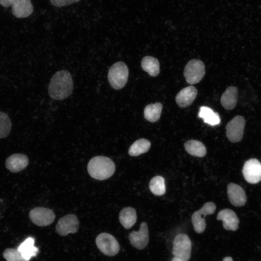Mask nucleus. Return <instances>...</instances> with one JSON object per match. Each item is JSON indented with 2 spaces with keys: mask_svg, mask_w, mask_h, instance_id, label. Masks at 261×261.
<instances>
[{
  "mask_svg": "<svg viewBox=\"0 0 261 261\" xmlns=\"http://www.w3.org/2000/svg\"><path fill=\"white\" fill-rule=\"evenodd\" d=\"M238 89L236 87L230 86L227 88L222 94L220 102L226 110L233 109L238 101Z\"/></svg>",
  "mask_w": 261,
  "mask_h": 261,
  "instance_id": "18",
  "label": "nucleus"
},
{
  "mask_svg": "<svg viewBox=\"0 0 261 261\" xmlns=\"http://www.w3.org/2000/svg\"><path fill=\"white\" fill-rule=\"evenodd\" d=\"M245 124V118L239 115L234 116L227 124L226 134L230 142L235 143L242 140Z\"/></svg>",
  "mask_w": 261,
  "mask_h": 261,
  "instance_id": "8",
  "label": "nucleus"
},
{
  "mask_svg": "<svg viewBox=\"0 0 261 261\" xmlns=\"http://www.w3.org/2000/svg\"><path fill=\"white\" fill-rule=\"evenodd\" d=\"M129 75L127 65L118 61L111 66L108 73V79L111 86L115 89H120L126 85Z\"/></svg>",
  "mask_w": 261,
  "mask_h": 261,
  "instance_id": "3",
  "label": "nucleus"
},
{
  "mask_svg": "<svg viewBox=\"0 0 261 261\" xmlns=\"http://www.w3.org/2000/svg\"><path fill=\"white\" fill-rule=\"evenodd\" d=\"M131 245L137 249H144L149 242V232L147 224L143 222L138 232L132 231L129 236Z\"/></svg>",
  "mask_w": 261,
  "mask_h": 261,
  "instance_id": "12",
  "label": "nucleus"
},
{
  "mask_svg": "<svg viewBox=\"0 0 261 261\" xmlns=\"http://www.w3.org/2000/svg\"><path fill=\"white\" fill-rule=\"evenodd\" d=\"M33 11L30 0H15L12 4V13L17 18L28 17Z\"/></svg>",
  "mask_w": 261,
  "mask_h": 261,
  "instance_id": "17",
  "label": "nucleus"
},
{
  "mask_svg": "<svg viewBox=\"0 0 261 261\" xmlns=\"http://www.w3.org/2000/svg\"><path fill=\"white\" fill-rule=\"evenodd\" d=\"M143 70L151 76H156L160 72V64L158 60L151 56H145L141 61Z\"/></svg>",
  "mask_w": 261,
  "mask_h": 261,
  "instance_id": "23",
  "label": "nucleus"
},
{
  "mask_svg": "<svg viewBox=\"0 0 261 261\" xmlns=\"http://www.w3.org/2000/svg\"><path fill=\"white\" fill-rule=\"evenodd\" d=\"M197 93L195 87L192 86L186 87L176 95V102L180 107H186L192 104L197 96Z\"/></svg>",
  "mask_w": 261,
  "mask_h": 261,
  "instance_id": "16",
  "label": "nucleus"
},
{
  "mask_svg": "<svg viewBox=\"0 0 261 261\" xmlns=\"http://www.w3.org/2000/svg\"><path fill=\"white\" fill-rule=\"evenodd\" d=\"M151 192L155 195L161 196L166 191L165 180L161 176H156L153 177L149 185Z\"/></svg>",
  "mask_w": 261,
  "mask_h": 261,
  "instance_id": "26",
  "label": "nucleus"
},
{
  "mask_svg": "<svg viewBox=\"0 0 261 261\" xmlns=\"http://www.w3.org/2000/svg\"><path fill=\"white\" fill-rule=\"evenodd\" d=\"M35 240L31 237L26 239L17 248L22 257L29 261L32 257H35L39 249L34 246Z\"/></svg>",
  "mask_w": 261,
  "mask_h": 261,
  "instance_id": "19",
  "label": "nucleus"
},
{
  "mask_svg": "<svg viewBox=\"0 0 261 261\" xmlns=\"http://www.w3.org/2000/svg\"><path fill=\"white\" fill-rule=\"evenodd\" d=\"M186 151L190 155L203 157L206 155V149L204 145L200 141L190 140L184 144Z\"/></svg>",
  "mask_w": 261,
  "mask_h": 261,
  "instance_id": "22",
  "label": "nucleus"
},
{
  "mask_svg": "<svg viewBox=\"0 0 261 261\" xmlns=\"http://www.w3.org/2000/svg\"><path fill=\"white\" fill-rule=\"evenodd\" d=\"M81 0H50V3L54 6L61 7L78 2Z\"/></svg>",
  "mask_w": 261,
  "mask_h": 261,
  "instance_id": "29",
  "label": "nucleus"
},
{
  "mask_svg": "<svg viewBox=\"0 0 261 261\" xmlns=\"http://www.w3.org/2000/svg\"><path fill=\"white\" fill-rule=\"evenodd\" d=\"M3 257L7 261H29L25 259L17 249L8 248L3 253Z\"/></svg>",
  "mask_w": 261,
  "mask_h": 261,
  "instance_id": "28",
  "label": "nucleus"
},
{
  "mask_svg": "<svg viewBox=\"0 0 261 261\" xmlns=\"http://www.w3.org/2000/svg\"><path fill=\"white\" fill-rule=\"evenodd\" d=\"M150 142L141 138L135 141L129 148L128 153L131 156H137L146 152L150 148Z\"/></svg>",
  "mask_w": 261,
  "mask_h": 261,
  "instance_id": "25",
  "label": "nucleus"
},
{
  "mask_svg": "<svg viewBox=\"0 0 261 261\" xmlns=\"http://www.w3.org/2000/svg\"><path fill=\"white\" fill-rule=\"evenodd\" d=\"M29 159L27 156L23 154H14L6 160V167L11 172L17 173L28 165Z\"/></svg>",
  "mask_w": 261,
  "mask_h": 261,
  "instance_id": "15",
  "label": "nucleus"
},
{
  "mask_svg": "<svg viewBox=\"0 0 261 261\" xmlns=\"http://www.w3.org/2000/svg\"><path fill=\"white\" fill-rule=\"evenodd\" d=\"M115 164L110 158L99 156L91 159L87 165L90 175L96 179L103 180L110 177L115 171Z\"/></svg>",
  "mask_w": 261,
  "mask_h": 261,
  "instance_id": "2",
  "label": "nucleus"
},
{
  "mask_svg": "<svg viewBox=\"0 0 261 261\" xmlns=\"http://www.w3.org/2000/svg\"><path fill=\"white\" fill-rule=\"evenodd\" d=\"M204 74V63L198 59L189 61L184 71V75L187 82L191 85L199 83L203 78Z\"/></svg>",
  "mask_w": 261,
  "mask_h": 261,
  "instance_id": "5",
  "label": "nucleus"
},
{
  "mask_svg": "<svg viewBox=\"0 0 261 261\" xmlns=\"http://www.w3.org/2000/svg\"><path fill=\"white\" fill-rule=\"evenodd\" d=\"M162 109V105L160 102L146 105L144 109L145 119L151 122H156L160 118Z\"/></svg>",
  "mask_w": 261,
  "mask_h": 261,
  "instance_id": "24",
  "label": "nucleus"
},
{
  "mask_svg": "<svg viewBox=\"0 0 261 261\" xmlns=\"http://www.w3.org/2000/svg\"><path fill=\"white\" fill-rule=\"evenodd\" d=\"M15 0H0V4L5 7L12 5Z\"/></svg>",
  "mask_w": 261,
  "mask_h": 261,
  "instance_id": "30",
  "label": "nucleus"
},
{
  "mask_svg": "<svg viewBox=\"0 0 261 261\" xmlns=\"http://www.w3.org/2000/svg\"><path fill=\"white\" fill-rule=\"evenodd\" d=\"M222 261H233V260L231 257H226L223 258Z\"/></svg>",
  "mask_w": 261,
  "mask_h": 261,
  "instance_id": "31",
  "label": "nucleus"
},
{
  "mask_svg": "<svg viewBox=\"0 0 261 261\" xmlns=\"http://www.w3.org/2000/svg\"><path fill=\"white\" fill-rule=\"evenodd\" d=\"M171 261H184L179 258L174 257L173 258H172Z\"/></svg>",
  "mask_w": 261,
  "mask_h": 261,
  "instance_id": "32",
  "label": "nucleus"
},
{
  "mask_svg": "<svg viewBox=\"0 0 261 261\" xmlns=\"http://www.w3.org/2000/svg\"><path fill=\"white\" fill-rule=\"evenodd\" d=\"M73 86L70 73L65 70L59 71L51 79L48 86V94L50 97L55 100H63L72 94Z\"/></svg>",
  "mask_w": 261,
  "mask_h": 261,
  "instance_id": "1",
  "label": "nucleus"
},
{
  "mask_svg": "<svg viewBox=\"0 0 261 261\" xmlns=\"http://www.w3.org/2000/svg\"><path fill=\"white\" fill-rule=\"evenodd\" d=\"M96 244L103 254L109 257L117 254L120 249L119 243L116 239L106 232L101 233L97 236Z\"/></svg>",
  "mask_w": 261,
  "mask_h": 261,
  "instance_id": "6",
  "label": "nucleus"
},
{
  "mask_svg": "<svg viewBox=\"0 0 261 261\" xmlns=\"http://www.w3.org/2000/svg\"><path fill=\"white\" fill-rule=\"evenodd\" d=\"M78 228L79 221L73 214H68L59 218L56 226L57 232L61 236L76 233Z\"/></svg>",
  "mask_w": 261,
  "mask_h": 261,
  "instance_id": "11",
  "label": "nucleus"
},
{
  "mask_svg": "<svg viewBox=\"0 0 261 261\" xmlns=\"http://www.w3.org/2000/svg\"><path fill=\"white\" fill-rule=\"evenodd\" d=\"M198 117L202 118L204 123L211 126L220 123V119L218 113L215 112L211 108L207 106H201L198 113Z\"/></svg>",
  "mask_w": 261,
  "mask_h": 261,
  "instance_id": "21",
  "label": "nucleus"
},
{
  "mask_svg": "<svg viewBox=\"0 0 261 261\" xmlns=\"http://www.w3.org/2000/svg\"><path fill=\"white\" fill-rule=\"evenodd\" d=\"M191 242L186 234L177 235L173 241L172 253L174 257L188 261L191 257Z\"/></svg>",
  "mask_w": 261,
  "mask_h": 261,
  "instance_id": "4",
  "label": "nucleus"
},
{
  "mask_svg": "<svg viewBox=\"0 0 261 261\" xmlns=\"http://www.w3.org/2000/svg\"><path fill=\"white\" fill-rule=\"evenodd\" d=\"M228 198L234 206L240 207L244 205L247 198L244 190L238 185L231 183L227 186Z\"/></svg>",
  "mask_w": 261,
  "mask_h": 261,
  "instance_id": "14",
  "label": "nucleus"
},
{
  "mask_svg": "<svg viewBox=\"0 0 261 261\" xmlns=\"http://www.w3.org/2000/svg\"><path fill=\"white\" fill-rule=\"evenodd\" d=\"M242 173L245 180L249 183L256 184L261 181V163L253 158L244 163Z\"/></svg>",
  "mask_w": 261,
  "mask_h": 261,
  "instance_id": "10",
  "label": "nucleus"
},
{
  "mask_svg": "<svg viewBox=\"0 0 261 261\" xmlns=\"http://www.w3.org/2000/svg\"><path fill=\"white\" fill-rule=\"evenodd\" d=\"M216 206L213 202H207L202 207L193 213L191 221L195 231L198 233L204 232L206 228L205 217L215 212Z\"/></svg>",
  "mask_w": 261,
  "mask_h": 261,
  "instance_id": "7",
  "label": "nucleus"
},
{
  "mask_svg": "<svg viewBox=\"0 0 261 261\" xmlns=\"http://www.w3.org/2000/svg\"><path fill=\"white\" fill-rule=\"evenodd\" d=\"M11 122L8 115L0 111V138L6 137L11 130Z\"/></svg>",
  "mask_w": 261,
  "mask_h": 261,
  "instance_id": "27",
  "label": "nucleus"
},
{
  "mask_svg": "<svg viewBox=\"0 0 261 261\" xmlns=\"http://www.w3.org/2000/svg\"><path fill=\"white\" fill-rule=\"evenodd\" d=\"M217 219L222 221L223 227L226 230L235 231L239 227V218L231 209H224L220 211Z\"/></svg>",
  "mask_w": 261,
  "mask_h": 261,
  "instance_id": "13",
  "label": "nucleus"
},
{
  "mask_svg": "<svg viewBox=\"0 0 261 261\" xmlns=\"http://www.w3.org/2000/svg\"><path fill=\"white\" fill-rule=\"evenodd\" d=\"M55 214L51 209L37 207L31 210L29 217L31 221L38 226H46L52 224L55 218Z\"/></svg>",
  "mask_w": 261,
  "mask_h": 261,
  "instance_id": "9",
  "label": "nucleus"
},
{
  "mask_svg": "<svg viewBox=\"0 0 261 261\" xmlns=\"http://www.w3.org/2000/svg\"><path fill=\"white\" fill-rule=\"evenodd\" d=\"M119 219L121 225L126 229H130L136 222L135 210L132 207L123 208L119 213Z\"/></svg>",
  "mask_w": 261,
  "mask_h": 261,
  "instance_id": "20",
  "label": "nucleus"
}]
</instances>
